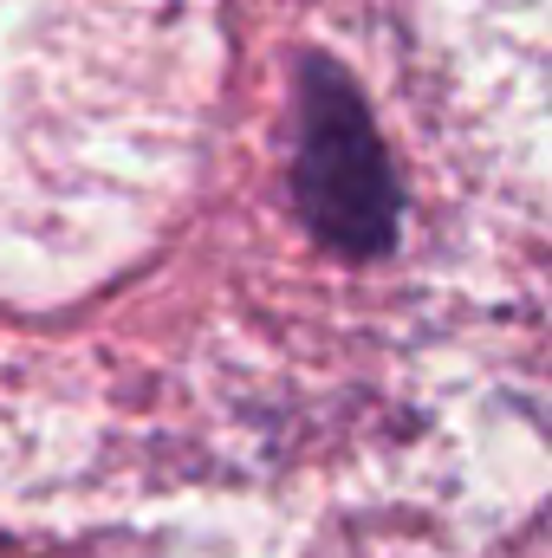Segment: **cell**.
<instances>
[{
	"mask_svg": "<svg viewBox=\"0 0 552 558\" xmlns=\"http://www.w3.org/2000/svg\"><path fill=\"white\" fill-rule=\"evenodd\" d=\"M292 202H299L312 241H325L345 260H384L397 247V228H404L397 162L371 124L358 78L325 52L299 59Z\"/></svg>",
	"mask_w": 552,
	"mask_h": 558,
	"instance_id": "obj_1",
	"label": "cell"
}]
</instances>
